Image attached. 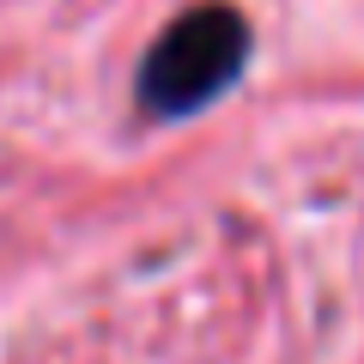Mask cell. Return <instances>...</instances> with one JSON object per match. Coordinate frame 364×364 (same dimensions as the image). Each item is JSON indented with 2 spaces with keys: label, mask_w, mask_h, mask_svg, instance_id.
Here are the masks:
<instances>
[{
  "label": "cell",
  "mask_w": 364,
  "mask_h": 364,
  "mask_svg": "<svg viewBox=\"0 0 364 364\" xmlns=\"http://www.w3.org/2000/svg\"><path fill=\"white\" fill-rule=\"evenodd\" d=\"M255 31L249 13L231 0H195L182 6L152 49L140 55V79H134V104L146 122H188L207 104H219L225 91L243 79Z\"/></svg>",
  "instance_id": "6da1fadb"
}]
</instances>
